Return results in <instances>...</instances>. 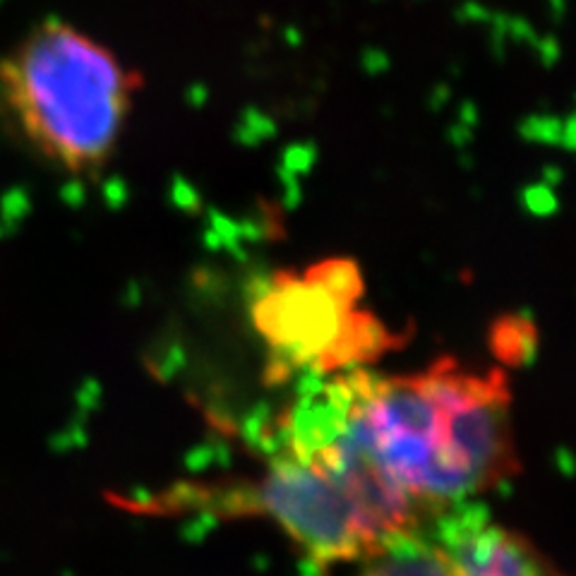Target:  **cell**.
<instances>
[{
	"label": "cell",
	"mask_w": 576,
	"mask_h": 576,
	"mask_svg": "<svg viewBox=\"0 0 576 576\" xmlns=\"http://www.w3.org/2000/svg\"><path fill=\"white\" fill-rule=\"evenodd\" d=\"M284 435L332 442L425 524L519 471L512 396L502 370L440 358L425 370L315 377Z\"/></svg>",
	"instance_id": "6da1fadb"
},
{
	"label": "cell",
	"mask_w": 576,
	"mask_h": 576,
	"mask_svg": "<svg viewBox=\"0 0 576 576\" xmlns=\"http://www.w3.org/2000/svg\"><path fill=\"white\" fill-rule=\"evenodd\" d=\"M142 75L60 17L34 24L0 56V113L41 161L75 178L111 164Z\"/></svg>",
	"instance_id": "7a4b0ae2"
},
{
	"label": "cell",
	"mask_w": 576,
	"mask_h": 576,
	"mask_svg": "<svg viewBox=\"0 0 576 576\" xmlns=\"http://www.w3.org/2000/svg\"><path fill=\"white\" fill-rule=\"evenodd\" d=\"M180 502L216 504L226 514L269 519L322 569L363 560L389 540L428 528L368 468L329 442L281 437L257 476L197 485Z\"/></svg>",
	"instance_id": "3957f363"
},
{
	"label": "cell",
	"mask_w": 576,
	"mask_h": 576,
	"mask_svg": "<svg viewBox=\"0 0 576 576\" xmlns=\"http://www.w3.org/2000/svg\"><path fill=\"white\" fill-rule=\"evenodd\" d=\"M365 281L348 257L279 272L252 303V322L284 370L312 377L358 370L401 344L380 317L360 308Z\"/></svg>",
	"instance_id": "277c9868"
},
{
	"label": "cell",
	"mask_w": 576,
	"mask_h": 576,
	"mask_svg": "<svg viewBox=\"0 0 576 576\" xmlns=\"http://www.w3.org/2000/svg\"><path fill=\"white\" fill-rule=\"evenodd\" d=\"M444 576H560L531 540L466 502L430 524Z\"/></svg>",
	"instance_id": "5b68a950"
},
{
	"label": "cell",
	"mask_w": 576,
	"mask_h": 576,
	"mask_svg": "<svg viewBox=\"0 0 576 576\" xmlns=\"http://www.w3.org/2000/svg\"><path fill=\"white\" fill-rule=\"evenodd\" d=\"M346 576H444V562L430 528L389 540L372 555L346 564Z\"/></svg>",
	"instance_id": "8992f818"
}]
</instances>
